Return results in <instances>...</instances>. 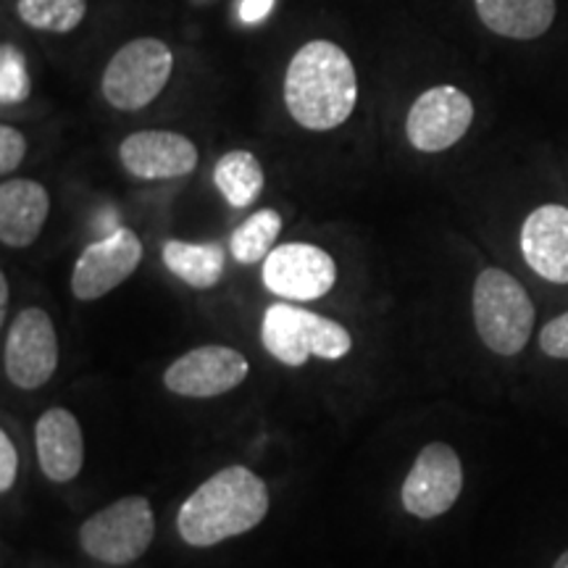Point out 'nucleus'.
<instances>
[{
    "label": "nucleus",
    "mask_w": 568,
    "mask_h": 568,
    "mask_svg": "<svg viewBox=\"0 0 568 568\" xmlns=\"http://www.w3.org/2000/svg\"><path fill=\"white\" fill-rule=\"evenodd\" d=\"M17 447H13L11 437L6 435V432H0V493H9L13 487V481H17Z\"/></svg>",
    "instance_id": "nucleus-25"
},
{
    "label": "nucleus",
    "mask_w": 568,
    "mask_h": 568,
    "mask_svg": "<svg viewBox=\"0 0 568 568\" xmlns=\"http://www.w3.org/2000/svg\"><path fill=\"white\" fill-rule=\"evenodd\" d=\"M32 92L30 71H27V59L11 42H3L0 48V103L13 105L27 101Z\"/></svg>",
    "instance_id": "nucleus-22"
},
{
    "label": "nucleus",
    "mask_w": 568,
    "mask_h": 568,
    "mask_svg": "<svg viewBox=\"0 0 568 568\" xmlns=\"http://www.w3.org/2000/svg\"><path fill=\"white\" fill-rule=\"evenodd\" d=\"M481 24L497 38L539 40L558 17V0H474Z\"/></svg>",
    "instance_id": "nucleus-17"
},
{
    "label": "nucleus",
    "mask_w": 568,
    "mask_h": 568,
    "mask_svg": "<svg viewBox=\"0 0 568 568\" xmlns=\"http://www.w3.org/2000/svg\"><path fill=\"white\" fill-rule=\"evenodd\" d=\"M119 161L138 180H176L197 166V148L180 132L142 130L122 140Z\"/></svg>",
    "instance_id": "nucleus-13"
},
{
    "label": "nucleus",
    "mask_w": 568,
    "mask_h": 568,
    "mask_svg": "<svg viewBox=\"0 0 568 568\" xmlns=\"http://www.w3.org/2000/svg\"><path fill=\"white\" fill-rule=\"evenodd\" d=\"M261 343L284 366H303L314 355L339 361L351 353L353 337L343 324L293 303L268 305L261 322Z\"/></svg>",
    "instance_id": "nucleus-4"
},
{
    "label": "nucleus",
    "mask_w": 568,
    "mask_h": 568,
    "mask_svg": "<svg viewBox=\"0 0 568 568\" xmlns=\"http://www.w3.org/2000/svg\"><path fill=\"white\" fill-rule=\"evenodd\" d=\"M6 308H9V280L0 274V318H6Z\"/></svg>",
    "instance_id": "nucleus-27"
},
{
    "label": "nucleus",
    "mask_w": 568,
    "mask_h": 568,
    "mask_svg": "<svg viewBox=\"0 0 568 568\" xmlns=\"http://www.w3.org/2000/svg\"><path fill=\"white\" fill-rule=\"evenodd\" d=\"M268 489L245 466H226L205 479L176 514V531L193 548H213L264 521Z\"/></svg>",
    "instance_id": "nucleus-2"
},
{
    "label": "nucleus",
    "mask_w": 568,
    "mask_h": 568,
    "mask_svg": "<svg viewBox=\"0 0 568 568\" xmlns=\"http://www.w3.org/2000/svg\"><path fill=\"white\" fill-rule=\"evenodd\" d=\"M261 280L268 293L284 301H318L335 287L337 264L311 243H284L264 258Z\"/></svg>",
    "instance_id": "nucleus-10"
},
{
    "label": "nucleus",
    "mask_w": 568,
    "mask_h": 568,
    "mask_svg": "<svg viewBox=\"0 0 568 568\" xmlns=\"http://www.w3.org/2000/svg\"><path fill=\"white\" fill-rule=\"evenodd\" d=\"M59 366V337L42 308H24L11 322L3 345V368L11 385L38 389L53 379Z\"/></svg>",
    "instance_id": "nucleus-8"
},
{
    "label": "nucleus",
    "mask_w": 568,
    "mask_h": 568,
    "mask_svg": "<svg viewBox=\"0 0 568 568\" xmlns=\"http://www.w3.org/2000/svg\"><path fill=\"white\" fill-rule=\"evenodd\" d=\"M460 489L464 466L458 453L445 443H429L403 481V508L416 518H437L456 506Z\"/></svg>",
    "instance_id": "nucleus-9"
},
{
    "label": "nucleus",
    "mask_w": 568,
    "mask_h": 568,
    "mask_svg": "<svg viewBox=\"0 0 568 568\" xmlns=\"http://www.w3.org/2000/svg\"><path fill=\"white\" fill-rule=\"evenodd\" d=\"M247 372L251 364L234 347L203 345L176 358L163 372V385L182 397H216L243 385Z\"/></svg>",
    "instance_id": "nucleus-12"
},
{
    "label": "nucleus",
    "mask_w": 568,
    "mask_h": 568,
    "mask_svg": "<svg viewBox=\"0 0 568 568\" xmlns=\"http://www.w3.org/2000/svg\"><path fill=\"white\" fill-rule=\"evenodd\" d=\"M142 261L140 237L126 226H119L103 240L84 247L71 272V293L77 301H98L138 272Z\"/></svg>",
    "instance_id": "nucleus-11"
},
{
    "label": "nucleus",
    "mask_w": 568,
    "mask_h": 568,
    "mask_svg": "<svg viewBox=\"0 0 568 568\" xmlns=\"http://www.w3.org/2000/svg\"><path fill=\"white\" fill-rule=\"evenodd\" d=\"M358 77L343 48L332 40H308L284 71V105L303 130L329 132L353 116Z\"/></svg>",
    "instance_id": "nucleus-1"
},
{
    "label": "nucleus",
    "mask_w": 568,
    "mask_h": 568,
    "mask_svg": "<svg viewBox=\"0 0 568 568\" xmlns=\"http://www.w3.org/2000/svg\"><path fill=\"white\" fill-rule=\"evenodd\" d=\"M34 450L42 474L55 485L77 479L84 464V437L77 416L67 408H48L34 426Z\"/></svg>",
    "instance_id": "nucleus-15"
},
{
    "label": "nucleus",
    "mask_w": 568,
    "mask_h": 568,
    "mask_svg": "<svg viewBox=\"0 0 568 568\" xmlns=\"http://www.w3.org/2000/svg\"><path fill=\"white\" fill-rule=\"evenodd\" d=\"M27 155V140L17 126H0V172L13 174Z\"/></svg>",
    "instance_id": "nucleus-24"
},
{
    "label": "nucleus",
    "mask_w": 568,
    "mask_h": 568,
    "mask_svg": "<svg viewBox=\"0 0 568 568\" xmlns=\"http://www.w3.org/2000/svg\"><path fill=\"white\" fill-rule=\"evenodd\" d=\"M518 245L539 280L568 284V209L560 203L537 205L524 219Z\"/></svg>",
    "instance_id": "nucleus-14"
},
{
    "label": "nucleus",
    "mask_w": 568,
    "mask_h": 568,
    "mask_svg": "<svg viewBox=\"0 0 568 568\" xmlns=\"http://www.w3.org/2000/svg\"><path fill=\"white\" fill-rule=\"evenodd\" d=\"M539 351L556 361H568V311L539 329Z\"/></svg>",
    "instance_id": "nucleus-23"
},
{
    "label": "nucleus",
    "mask_w": 568,
    "mask_h": 568,
    "mask_svg": "<svg viewBox=\"0 0 568 568\" xmlns=\"http://www.w3.org/2000/svg\"><path fill=\"white\" fill-rule=\"evenodd\" d=\"M155 537V516L148 497L130 495L92 514L80 527V548L109 566L142 558Z\"/></svg>",
    "instance_id": "nucleus-6"
},
{
    "label": "nucleus",
    "mask_w": 568,
    "mask_h": 568,
    "mask_svg": "<svg viewBox=\"0 0 568 568\" xmlns=\"http://www.w3.org/2000/svg\"><path fill=\"white\" fill-rule=\"evenodd\" d=\"M474 324L489 351L518 355L535 329V303L514 274L489 266L477 276L471 295Z\"/></svg>",
    "instance_id": "nucleus-3"
},
{
    "label": "nucleus",
    "mask_w": 568,
    "mask_h": 568,
    "mask_svg": "<svg viewBox=\"0 0 568 568\" xmlns=\"http://www.w3.org/2000/svg\"><path fill=\"white\" fill-rule=\"evenodd\" d=\"M552 568H568V550H566V552H560L556 564H552Z\"/></svg>",
    "instance_id": "nucleus-28"
},
{
    "label": "nucleus",
    "mask_w": 568,
    "mask_h": 568,
    "mask_svg": "<svg viewBox=\"0 0 568 568\" xmlns=\"http://www.w3.org/2000/svg\"><path fill=\"white\" fill-rule=\"evenodd\" d=\"M282 232V216L280 211L264 209L255 211L253 216H247L243 224L237 226L230 240V251L234 261L240 264H258L268 253L274 251L276 237Z\"/></svg>",
    "instance_id": "nucleus-20"
},
{
    "label": "nucleus",
    "mask_w": 568,
    "mask_h": 568,
    "mask_svg": "<svg viewBox=\"0 0 568 568\" xmlns=\"http://www.w3.org/2000/svg\"><path fill=\"white\" fill-rule=\"evenodd\" d=\"M213 182L232 209H247L264 193L266 174L251 151H230L216 161Z\"/></svg>",
    "instance_id": "nucleus-19"
},
{
    "label": "nucleus",
    "mask_w": 568,
    "mask_h": 568,
    "mask_svg": "<svg viewBox=\"0 0 568 568\" xmlns=\"http://www.w3.org/2000/svg\"><path fill=\"white\" fill-rule=\"evenodd\" d=\"M163 264L193 290H209L216 287L224 276V247L219 243L169 240L163 245Z\"/></svg>",
    "instance_id": "nucleus-18"
},
{
    "label": "nucleus",
    "mask_w": 568,
    "mask_h": 568,
    "mask_svg": "<svg viewBox=\"0 0 568 568\" xmlns=\"http://www.w3.org/2000/svg\"><path fill=\"white\" fill-rule=\"evenodd\" d=\"M17 17L30 30L67 34L88 17V0H17Z\"/></svg>",
    "instance_id": "nucleus-21"
},
{
    "label": "nucleus",
    "mask_w": 568,
    "mask_h": 568,
    "mask_svg": "<svg viewBox=\"0 0 568 568\" xmlns=\"http://www.w3.org/2000/svg\"><path fill=\"white\" fill-rule=\"evenodd\" d=\"M474 124V101L456 84L424 90L410 105L406 138L418 153H443L458 145Z\"/></svg>",
    "instance_id": "nucleus-7"
},
{
    "label": "nucleus",
    "mask_w": 568,
    "mask_h": 568,
    "mask_svg": "<svg viewBox=\"0 0 568 568\" xmlns=\"http://www.w3.org/2000/svg\"><path fill=\"white\" fill-rule=\"evenodd\" d=\"M51 213V195L34 180L0 184V240L9 247H27L40 237Z\"/></svg>",
    "instance_id": "nucleus-16"
},
{
    "label": "nucleus",
    "mask_w": 568,
    "mask_h": 568,
    "mask_svg": "<svg viewBox=\"0 0 568 568\" xmlns=\"http://www.w3.org/2000/svg\"><path fill=\"white\" fill-rule=\"evenodd\" d=\"M272 9L274 0H243V3H240V19L247 21V24H255V21L266 19Z\"/></svg>",
    "instance_id": "nucleus-26"
},
{
    "label": "nucleus",
    "mask_w": 568,
    "mask_h": 568,
    "mask_svg": "<svg viewBox=\"0 0 568 568\" xmlns=\"http://www.w3.org/2000/svg\"><path fill=\"white\" fill-rule=\"evenodd\" d=\"M174 71V53L159 38L124 42L101 77L103 98L116 111H140L161 95Z\"/></svg>",
    "instance_id": "nucleus-5"
}]
</instances>
